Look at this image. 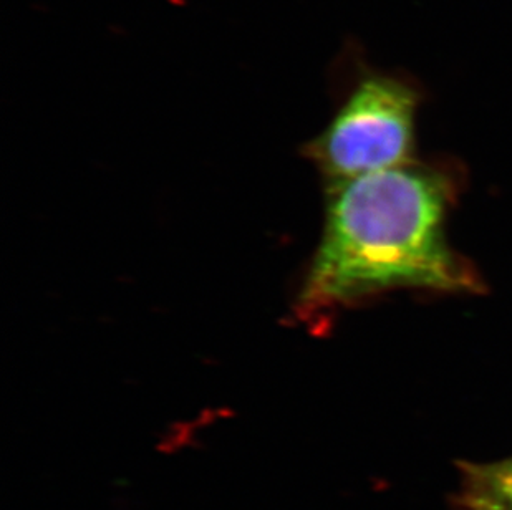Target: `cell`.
<instances>
[{"mask_svg": "<svg viewBox=\"0 0 512 510\" xmlns=\"http://www.w3.org/2000/svg\"><path fill=\"white\" fill-rule=\"evenodd\" d=\"M458 489L453 510H512V456L491 462L455 461Z\"/></svg>", "mask_w": 512, "mask_h": 510, "instance_id": "3957f363", "label": "cell"}, {"mask_svg": "<svg viewBox=\"0 0 512 510\" xmlns=\"http://www.w3.org/2000/svg\"><path fill=\"white\" fill-rule=\"evenodd\" d=\"M337 105L329 125L305 145L325 184L342 183L411 163L416 120L426 100L423 83L405 70L368 62L357 40H348L334 63Z\"/></svg>", "mask_w": 512, "mask_h": 510, "instance_id": "7a4b0ae2", "label": "cell"}, {"mask_svg": "<svg viewBox=\"0 0 512 510\" xmlns=\"http://www.w3.org/2000/svg\"><path fill=\"white\" fill-rule=\"evenodd\" d=\"M464 188L453 161H420L327 184L324 232L295 297L307 325L395 290L486 292L478 267L456 251L448 217Z\"/></svg>", "mask_w": 512, "mask_h": 510, "instance_id": "6da1fadb", "label": "cell"}]
</instances>
